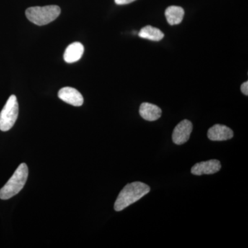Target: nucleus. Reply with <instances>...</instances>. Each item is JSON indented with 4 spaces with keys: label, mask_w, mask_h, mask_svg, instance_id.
Wrapping results in <instances>:
<instances>
[{
    "label": "nucleus",
    "mask_w": 248,
    "mask_h": 248,
    "mask_svg": "<svg viewBox=\"0 0 248 248\" xmlns=\"http://www.w3.org/2000/svg\"><path fill=\"white\" fill-rule=\"evenodd\" d=\"M150 190L151 187L142 182H137L127 184L117 197L114 205L115 211H122L129 205L141 200Z\"/></svg>",
    "instance_id": "f257e3e1"
},
{
    "label": "nucleus",
    "mask_w": 248,
    "mask_h": 248,
    "mask_svg": "<svg viewBox=\"0 0 248 248\" xmlns=\"http://www.w3.org/2000/svg\"><path fill=\"white\" fill-rule=\"evenodd\" d=\"M29 176V169L27 165L22 163L16 169L11 179L0 190V199L7 200L17 195L27 182Z\"/></svg>",
    "instance_id": "f03ea898"
},
{
    "label": "nucleus",
    "mask_w": 248,
    "mask_h": 248,
    "mask_svg": "<svg viewBox=\"0 0 248 248\" xmlns=\"http://www.w3.org/2000/svg\"><path fill=\"white\" fill-rule=\"evenodd\" d=\"M61 14V9L58 6H35L29 8L26 11V16L30 22L36 25H46L53 22Z\"/></svg>",
    "instance_id": "7ed1b4c3"
},
{
    "label": "nucleus",
    "mask_w": 248,
    "mask_h": 248,
    "mask_svg": "<svg viewBox=\"0 0 248 248\" xmlns=\"http://www.w3.org/2000/svg\"><path fill=\"white\" fill-rule=\"evenodd\" d=\"M19 115V104L16 95H11L0 112V130L9 131L14 126Z\"/></svg>",
    "instance_id": "20e7f679"
},
{
    "label": "nucleus",
    "mask_w": 248,
    "mask_h": 248,
    "mask_svg": "<svg viewBox=\"0 0 248 248\" xmlns=\"http://www.w3.org/2000/svg\"><path fill=\"white\" fill-rule=\"evenodd\" d=\"M192 124L189 120H184L177 124L172 133V141L175 144L182 145L188 141L192 131Z\"/></svg>",
    "instance_id": "39448f33"
},
{
    "label": "nucleus",
    "mask_w": 248,
    "mask_h": 248,
    "mask_svg": "<svg viewBox=\"0 0 248 248\" xmlns=\"http://www.w3.org/2000/svg\"><path fill=\"white\" fill-rule=\"evenodd\" d=\"M221 169V164L218 160L211 159L197 163L191 169V173L194 175L197 176L213 174L218 172Z\"/></svg>",
    "instance_id": "423d86ee"
},
{
    "label": "nucleus",
    "mask_w": 248,
    "mask_h": 248,
    "mask_svg": "<svg viewBox=\"0 0 248 248\" xmlns=\"http://www.w3.org/2000/svg\"><path fill=\"white\" fill-rule=\"evenodd\" d=\"M58 97L63 102L74 107H81L84 103V98L81 93L71 87H65L60 89Z\"/></svg>",
    "instance_id": "0eeeda50"
},
{
    "label": "nucleus",
    "mask_w": 248,
    "mask_h": 248,
    "mask_svg": "<svg viewBox=\"0 0 248 248\" xmlns=\"http://www.w3.org/2000/svg\"><path fill=\"white\" fill-rule=\"evenodd\" d=\"M233 137L234 133L232 130L221 124H215L208 131V138L211 141H226L231 140Z\"/></svg>",
    "instance_id": "6e6552de"
},
{
    "label": "nucleus",
    "mask_w": 248,
    "mask_h": 248,
    "mask_svg": "<svg viewBox=\"0 0 248 248\" xmlns=\"http://www.w3.org/2000/svg\"><path fill=\"white\" fill-rule=\"evenodd\" d=\"M162 110L155 104L144 102L140 108V115L142 118L149 122H154L161 117Z\"/></svg>",
    "instance_id": "1a4fd4ad"
},
{
    "label": "nucleus",
    "mask_w": 248,
    "mask_h": 248,
    "mask_svg": "<svg viewBox=\"0 0 248 248\" xmlns=\"http://www.w3.org/2000/svg\"><path fill=\"white\" fill-rule=\"evenodd\" d=\"M84 52V46L80 42H74L67 47L63 54V59L67 63L79 61Z\"/></svg>",
    "instance_id": "9d476101"
},
{
    "label": "nucleus",
    "mask_w": 248,
    "mask_h": 248,
    "mask_svg": "<svg viewBox=\"0 0 248 248\" xmlns=\"http://www.w3.org/2000/svg\"><path fill=\"white\" fill-rule=\"evenodd\" d=\"M184 14H185V11L184 9L177 6H169L165 12L167 22L170 25L172 26L180 24L184 19Z\"/></svg>",
    "instance_id": "9b49d317"
},
{
    "label": "nucleus",
    "mask_w": 248,
    "mask_h": 248,
    "mask_svg": "<svg viewBox=\"0 0 248 248\" xmlns=\"http://www.w3.org/2000/svg\"><path fill=\"white\" fill-rule=\"evenodd\" d=\"M139 36L146 40L158 42L164 38V34L157 28L153 27L152 26H146L142 28L139 33Z\"/></svg>",
    "instance_id": "f8f14e48"
},
{
    "label": "nucleus",
    "mask_w": 248,
    "mask_h": 248,
    "mask_svg": "<svg viewBox=\"0 0 248 248\" xmlns=\"http://www.w3.org/2000/svg\"><path fill=\"white\" fill-rule=\"evenodd\" d=\"M241 92L244 93L245 95H248V81H246L241 86Z\"/></svg>",
    "instance_id": "ddd939ff"
},
{
    "label": "nucleus",
    "mask_w": 248,
    "mask_h": 248,
    "mask_svg": "<svg viewBox=\"0 0 248 248\" xmlns=\"http://www.w3.org/2000/svg\"><path fill=\"white\" fill-rule=\"evenodd\" d=\"M135 1V0H115L116 4L118 5L128 4Z\"/></svg>",
    "instance_id": "4468645a"
}]
</instances>
